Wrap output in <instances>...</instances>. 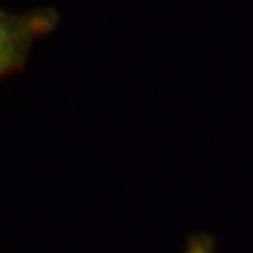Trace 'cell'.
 Returning <instances> with one entry per match:
<instances>
[{"label":"cell","mask_w":253,"mask_h":253,"mask_svg":"<svg viewBox=\"0 0 253 253\" xmlns=\"http://www.w3.org/2000/svg\"><path fill=\"white\" fill-rule=\"evenodd\" d=\"M59 13L51 6H41L26 13L0 9V81L21 72L34 44L57 28Z\"/></svg>","instance_id":"obj_1"},{"label":"cell","mask_w":253,"mask_h":253,"mask_svg":"<svg viewBox=\"0 0 253 253\" xmlns=\"http://www.w3.org/2000/svg\"><path fill=\"white\" fill-rule=\"evenodd\" d=\"M184 253H217L215 241H213L209 234H192L188 239Z\"/></svg>","instance_id":"obj_2"}]
</instances>
